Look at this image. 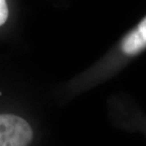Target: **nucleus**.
Returning <instances> with one entry per match:
<instances>
[{
	"instance_id": "obj_1",
	"label": "nucleus",
	"mask_w": 146,
	"mask_h": 146,
	"mask_svg": "<svg viewBox=\"0 0 146 146\" xmlns=\"http://www.w3.org/2000/svg\"><path fill=\"white\" fill-rule=\"evenodd\" d=\"M121 48L126 55H135L146 48V17L125 37Z\"/></svg>"
},
{
	"instance_id": "obj_2",
	"label": "nucleus",
	"mask_w": 146,
	"mask_h": 146,
	"mask_svg": "<svg viewBox=\"0 0 146 146\" xmlns=\"http://www.w3.org/2000/svg\"><path fill=\"white\" fill-rule=\"evenodd\" d=\"M9 18V7L6 0H0V27L7 22Z\"/></svg>"
}]
</instances>
